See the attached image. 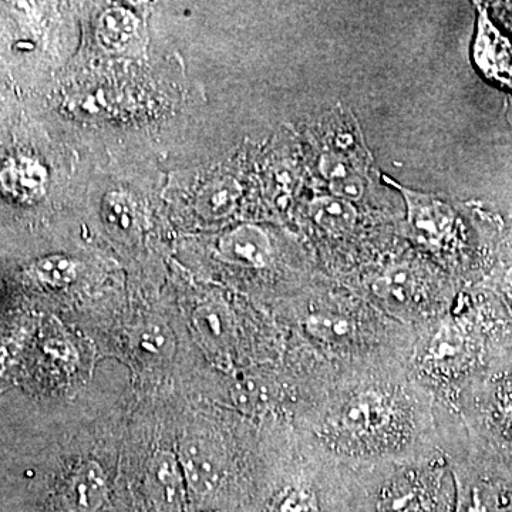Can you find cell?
Segmentation results:
<instances>
[{"label":"cell","instance_id":"1","mask_svg":"<svg viewBox=\"0 0 512 512\" xmlns=\"http://www.w3.org/2000/svg\"><path fill=\"white\" fill-rule=\"evenodd\" d=\"M407 204L410 234L430 247H440L453 235L456 215L433 195L399 187Z\"/></svg>","mask_w":512,"mask_h":512},{"label":"cell","instance_id":"2","mask_svg":"<svg viewBox=\"0 0 512 512\" xmlns=\"http://www.w3.org/2000/svg\"><path fill=\"white\" fill-rule=\"evenodd\" d=\"M474 57L485 76L512 89V46L495 28L487 13L480 12Z\"/></svg>","mask_w":512,"mask_h":512},{"label":"cell","instance_id":"3","mask_svg":"<svg viewBox=\"0 0 512 512\" xmlns=\"http://www.w3.org/2000/svg\"><path fill=\"white\" fill-rule=\"evenodd\" d=\"M181 466L195 493H211L220 483V456L210 441L204 437L191 436L183 441Z\"/></svg>","mask_w":512,"mask_h":512},{"label":"cell","instance_id":"4","mask_svg":"<svg viewBox=\"0 0 512 512\" xmlns=\"http://www.w3.org/2000/svg\"><path fill=\"white\" fill-rule=\"evenodd\" d=\"M222 254L241 264L261 268L271 261L272 247L268 235L254 225H244L228 232L221 241Z\"/></svg>","mask_w":512,"mask_h":512},{"label":"cell","instance_id":"5","mask_svg":"<svg viewBox=\"0 0 512 512\" xmlns=\"http://www.w3.org/2000/svg\"><path fill=\"white\" fill-rule=\"evenodd\" d=\"M106 497V481L99 464H83L70 478L66 503L70 512H94Z\"/></svg>","mask_w":512,"mask_h":512},{"label":"cell","instance_id":"6","mask_svg":"<svg viewBox=\"0 0 512 512\" xmlns=\"http://www.w3.org/2000/svg\"><path fill=\"white\" fill-rule=\"evenodd\" d=\"M148 484L161 508L173 511L180 507L183 498V474L171 454L160 453L153 458L148 468Z\"/></svg>","mask_w":512,"mask_h":512},{"label":"cell","instance_id":"7","mask_svg":"<svg viewBox=\"0 0 512 512\" xmlns=\"http://www.w3.org/2000/svg\"><path fill=\"white\" fill-rule=\"evenodd\" d=\"M386 397L377 392H366L352 397L340 413L343 427L353 433H370L383 426L389 416Z\"/></svg>","mask_w":512,"mask_h":512},{"label":"cell","instance_id":"8","mask_svg":"<svg viewBox=\"0 0 512 512\" xmlns=\"http://www.w3.org/2000/svg\"><path fill=\"white\" fill-rule=\"evenodd\" d=\"M319 170L329 181L330 190L335 197L352 202L360 200L365 194V180L362 174L340 154H323L320 157Z\"/></svg>","mask_w":512,"mask_h":512},{"label":"cell","instance_id":"9","mask_svg":"<svg viewBox=\"0 0 512 512\" xmlns=\"http://www.w3.org/2000/svg\"><path fill=\"white\" fill-rule=\"evenodd\" d=\"M2 184L13 197L35 200L45 192L46 171L35 161L18 158L3 168Z\"/></svg>","mask_w":512,"mask_h":512},{"label":"cell","instance_id":"10","mask_svg":"<svg viewBox=\"0 0 512 512\" xmlns=\"http://www.w3.org/2000/svg\"><path fill=\"white\" fill-rule=\"evenodd\" d=\"M241 187L234 178L225 177L212 181L202 188L197 208L207 220H222L237 208Z\"/></svg>","mask_w":512,"mask_h":512},{"label":"cell","instance_id":"11","mask_svg":"<svg viewBox=\"0 0 512 512\" xmlns=\"http://www.w3.org/2000/svg\"><path fill=\"white\" fill-rule=\"evenodd\" d=\"M137 356L146 363H158L173 356L175 343L171 330L161 322L138 326L133 336Z\"/></svg>","mask_w":512,"mask_h":512},{"label":"cell","instance_id":"12","mask_svg":"<svg viewBox=\"0 0 512 512\" xmlns=\"http://www.w3.org/2000/svg\"><path fill=\"white\" fill-rule=\"evenodd\" d=\"M138 22L133 13L126 9H110L101 16L97 36L106 49H126L137 35Z\"/></svg>","mask_w":512,"mask_h":512},{"label":"cell","instance_id":"13","mask_svg":"<svg viewBox=\"0 0 512 512\" xmlns=\"http://www.w3.org/2000/svg\"><path fill=\"white\" fill-rule=\"evenodd\" d=\"M194 323L208 348H227L228 340L231 338L232 323L224 306L218 303L201 306L195 312Z\"/></svg>","mask_w":512,"mask_h":512},{"label":"cell","instance_id":"14","mask_svg":"<svg viewBox=\"0 0 512 512\" xmlns=\"http://www.w3.org/2000/svg\"><path fill=\"white\" fill-rule=\"evenodd\" d=\"M311 211L316 224L329 232L340 234L356 224L357 212L352 202L335 195L313 201Z\"/></svg>","mask_w":512,"mask_h":512},{"label":"cell","instance_id":"15","mask_svg":"<svg viewBox=\"0 0 512 512\" xmlns=\"http://www.w3.org/2000/svg\"><path fill=\"white\" fill-rule=\"evenodd\" d=\"M414 286L413 272L407 266H394L377 279L375 291L386 301L404 303L412 299Z\"/></svg>","mask_w":512,"mask_h":512},{"label":"cell","instance_id":"16","mask_svg":"<svg viewBox=\"0 0 512 512\" xmlns=\"http://www.w3.org/2000/svg\"><path fill=\"white\" fill-rule=\"evenodd\" d=\"M266 512H325L319 494L309 485L282 491Z\"/></svg>","mask_w":512,"mask_h":512},{"label":"cell","instance_id":"17","mask_svg":"<svg viewBox=\"0 0 512 512\" xmlns=\"http://www.w3.org/2000/svg\"><path fill=\"white\" fill-rule=\"evenodd\" d=\"M380 512H431L423 493L410 485H396L383 495Z\"/></svg>","mask_w":512,"mask_h":512},{"label":"cell","instance_id":"18","mask_svg":"<svg viewBox=\"0 0 512 512\" xmlns=\"http://www.w3.org/2000/svg\"><path fill=\"white\" fill-rule=\"evenodd\" d=\"M33 269L40 281L52 286L72 284L77 276L76 262L64 255H53L40 259Z\"/></svg>","mask_w":512,"mask_h":512},{"label":"cell","instance_id":"19","mask_svg":"<svg viewBox=\"0 0 512 512\" xmlns=\"http://www.w3.org/2000/svg\"><path fill=\"white\" fill-rule=\"evenodd\" d=\"M490 416L501 434L512 444V379L504 380L494 387Z\"/></svg>","mask_w":512,"mask_h":512},{"label":"cell","instance_id":"20","mask_svg":"<svg viewBox=\"0 0 512 512\" xmlns=\"http://www.w3.org/2000/svg\"><path fill=\"white\" fill-rule=\"evenodd\" d=\"M103 218L113 231L124 234L136 224V208L124 195L110 194L104 198Z\"/></svg>","mask_w":512,"mask_h":512},{"label":"cell","instance_id":"21","mask_svg":"<svg viewBox=\"0 0 512 512\" xmlns=\"http://www.w3.org/2000/svg\"><path fill=\"white\" fill-rule=\"evenodd\" d=\"M308 330L320 339H342L349 335V320L335 313H318L308 319Z\"/></svg>","mask_w":512,"mask_h":512}]
</instances>
